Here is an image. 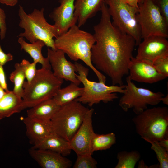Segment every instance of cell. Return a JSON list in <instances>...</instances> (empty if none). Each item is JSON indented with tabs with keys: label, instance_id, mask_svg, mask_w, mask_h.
<instances>
[{
	"label": "cell",
	"instance_id": "obj_1",
	"mask_svg": "<svg viewBox=\"0 0 168 168\" xmlns=\"http://www.w3.org/2000/svg\"><path fill=\"white\" fill-rule=\"evenodd\" d=\"M100 11V21L94 26L95 42L91 50V61L97 69L110 77L112 85L122 86L123 77L129 74L136 42L113 24L105 2Z\"/></svg>",
	"mask_w": 168,
	"mask_h": 168
},
{
	"label": "cell",
	"instance_id": "obj_2",
	"mask_svg": "<svg viewBox=\"0 0 168 168\" xmlns=\"http://www.w3.org/2000/svg\"><path fill=\"white\" fill-rule=\"evenodd\" d=\"M95 42L93 35L81 30L75 24L55 38L54 45L56 49L63 51L71 60L82 61L95 73L99 82L105 83L106 77L95 68L91 61V50Z\"/></svg>",
	"mask_w": 168,
	"mask_h": 168
},
{
	"label": "cell",
	"instance_id": "obj_3",
	"mask_svg": "<svg viewBox=\"0 0 168 168\" xmlns=\"http://www.w3.org/2000/svg\"><path fill=\"white\" fill-rule=\"evenodd\" d=\"M63 82V80L55 76L50 69L42 67L37 69L30 82L25 81L24 83L22 110L31 108L52 98Z\"/></svg>",
	"mask_w": 168,
	"mask_h": 168
},
{
	"label": "cell",
	"instance_id": "obj_4",
	"mask_svg": "<svg viewBox=\"0 0 168 168\" xmlns=\"http://www.w3.org/2000/svg\"><path fill=\"white\" fill-rule=\"evenodd\" d=\"M44 8L40 10L35 9L31 13L27 14L20 5L19 26L24 31L20 33L18 36L26 38L31 43L38 40L42 41L48 47L56 50L53 38L58 36V30L54 25L47 22L44 16Z\"/></svg>",
	"mask_w": 168,
	"mask_h": 168
},
{
	"label": "cell",
	"instance_id": "obj_5",
	"mask_svg": "<svg viewBox=\"0 0 168 168\" xmlns=\"http://www.w3.org/2000/svg\"><path fill=\"white\" fill-rule=\"evenodd\" d=\"M137 133L150 143L168 138V108L166 107L147 109L132 119Z\"/></svg>",
	"mask_w": 168,
	"mask_h": 168
},
{
	"label": "cell",
	"instance_id": "obj_6",
	"mask_svg": "<svg viewBox=\"0 0 168 168\" xmlns=\"http://www.w3.org/2000/svg\"><path fill=\"white\" fill-rule=\"evenodd\" d=\"M74 63L78 74L77 77L83 85V93L76 100L91 107L101 102L106 103L113 101L118 98L117 93L124 92L125 85L108 86L102 82L90 81L87 78L89 69L77 62Z\"/></svg>",
	"mask_w": 168,
	"mask_h": 168
},
{
	"label": "cell",
	"instance_id": "obj_7",
	"mask_svg": "<svg viewBox=\"0 0 168 168\" xmlns=\"http://www.w3.org/2000/svg\"><path fill=\"white\" fill-rule=\"evenodd\" d=\"M89 109L76 100L60 106L50 120L54 133L69 142Z\"/></svg>",
	"mask_w": 168,
	"mask_h": 168
},
{
	"label": "cell",
	"instance_id": "obj_8",
	"mask_svg": "<svg viewBox=\"0 0 168 168\" xmlns=\"http://www.w3.org/2000/svg\"><path fill=\"white\" fill-rule=\"evenodd\" d=\"M113 24L121 31L132 36L138 46L141 41L140 28L136 15L138 8L129 5L121 0H105Z\"/></svg>",
	"mask_w": 168,
	"mask_h": 168
},
{
	"label": "cell",
	"instance_id": "obj_9",
	"mask_svg": "<svg viewBox=\"0 0 168 168\" xmlns=\"http://www.w3.org/2000/svg\"><path fill=\"white\" fill-rule=\"evenodd\" d=\"M124 91L120 98L119 105L123 110L127 112L132 109L138 115L147 109L148 105H156L161 101L164 94L161 92H154L149 89L137 87L128 76Z\"/></svg>",
	"mask_w": 168,
	"mask_h": 168
},
{
	"label": "cell",
	"instance_id": "obj_10",
	"mask_svg": "<svg viewBox=\"0 0 168 168\" xmlns=\"http://www.w3.org/2000/svg\"><path fill=\"white\" fill-rule=\"evenodd\" d=\"M136 15L142 38L158 36L167 38L168 23L152 0H144L138 4Z\"/></svg>",
	"mask_w": 168,
	"mask_h": 168
},
{
	"label": "cell",
	"instance_id": "obj_11",
	"mask_svg": "<svg viewBox=\"0 0 168 168\" xmlns=\"http://www.w3.org/2000/svg\"><path fill=\"white\" fill-rule=\"evenodd\" d=\"M94 110L89 109L80 127L69 142L72 150L77 155H92L91 142L95 133L92 124Z\"/></svg>",
	"mask_w": 168,
	"mask_h": 168
},
{
	"label": "cell",
	"instance_id": "obj_12",
	"mask_svg": "<svg viewBox=\"0 0 168 168\" xmlns=\"http://www.w3.org/2000/svg\"><path fill=\"white\" fill-rule=\"evenodd\" d=\"M53 71V74L57 77L69 81L78 85L81 83L76 76L77 72L75 63L66 59L65 54L59 49L54 50L48 48L47 57Z\"/></svg>",
	"mask_w": 168,
	"mask_h": 168
},
{
	"label": "cell",
	"instance_id": "obj_13",
	"mask_svg": "<svg viewBox=\"0 0 168 168\" xmlns=\"http://www.w3.org/2000/svg\"><path fill=\"white\" fill-rule=\"evenodd\" d=\"M167 38L152 36L143 39L138 44L136 58L152 63L157 58L168 55Z\"/></svg>",
	"mask_w": 168,
	"mask_h": 168
},
{
	"label": "cell",
	"instance_id": "obj_14",
	"mask_svg": "<svg viewBox=\"0 0 168 168\" xmlns=\"http://www.w3.org/2000/svg\"><path fill=\"white\" fill-rule=\"evenodd\" d=\"M129 76L132 81L152 84L166 78L159 73L148 61L133 57L128 66Z\"/></svg>",
	"mask_w": 168,
	"mask_h": 168
},
{
	"label": "cell",
	"instance_id": "obj_15",
	"mask_svg": "<svg viewBox=\"0 0 168 168\" xmlns=\"http://www.w3.org/2000/svg\"><path fill=\"white\" fill-rule=\"evenodd\" d=\"M75 1L59 0V6L54 8L49 15L58 29V36L67 32L77 22L74 14Z\"/></svg>",
	"mask_w": 168,
	"mask_h": 168
},
{
	"label": "cell",
	"instance_id": "obj_16",
	"mask_svg": "<svg viewBox=\"0 0 168 168\" xmlns=\"http://www.w3.org/2000/svg\"><path fill=\"white\" fill-rule=\"evenodd\" d=\"M31 157L43 168H69L72 161L58 152L48 150L35 149H29Z\"/></svg>",
	"mask_w": 168,
	"mask_h": 168
},
{
	"label": "cell",
	"instance_id": "obj_17",
	"mask_svg": "<svg viewBox=\"0 0 168 168\" xmlns=\"http://www.w3.org/2000/svg\"><path fill=\"white\" fill-rule=\"evenodd\" d=\"M26 134L33 145L47 136L54 133L50 120L27 116L23 119Z\"/></svg>",
	"mask_w": 168,
	"mask_h": 168
},
{
	"label": "cell",
	"instance_id": "obj_18",
	"mask_svg": "<svg viewBox=\"0 0 168 168\" xmlns=\"http://www.w3.org/2000/svg\"><path fill=\"white\" fill-rule=\"evenodd\" d=\"M105 0H75V15L80 27L100 11Z\"/></svg>",
	"mask_w": 168,
	"mask_h": 168
},
{
	"label": "cell",
	"instance_id": "obj_19",
	"mask_svg": "<svg viewBox=\"0 0 168 168\" xmlns=\"http://www.w3.org/2000/svg\"><path fill=\"white\" fill-rule=\"evenodd\" d=\"M32 147L49 150L60 153L64 156L69 155L72 150L69 142L55 133L45 137Z\"/></svg>",
	"mask_w": 168,
	"mask_h": 168
},
{
	"label": "cell",
	"instance_id": "obj_20",
	"mask_svg": "<svg viewBox=\"0 0 168 168\" xmlns=\"http://www.w3.org/2000/svg\"><path fill=\"white\" fill-rule=\"evenodd\" d=\"M24 39L19 37L18 39L21 49L28 53L33 59V61L41 64L42 68L51 69V67L48 58H44L42 53V49L45 45L44 43L38 40L32 43H29Z\"/></svg>",
	"mask_w": 168,
	"mask_h": 168
},
{
	"label": "cell",
	"instance_id": "obj_21",
	"mask_svg": "<svg viewBox=\"0 0 168 168\" xmlns=\"http://www.w3.org/2000/svg\"><path fill=\"white\" fill-rule=\"evenodd\" d=\"M22 102V98L12 91H6L4 96L0 99V120L21 111Z\"/></svg>",
	"mask_w": 168,
	"mask_h": 168
},
{
	"label": "cell",
	"instance_id": "obj_22",
	"mask_svg": "<svg viewBox=\"0 0 168 168\" xmlns=\"http://www.w3.org/2000/svg\"><path fill=\"white\" fill-rule=\"evenodd\" d=\"M52 98L44 100L27 111V116L50 120L60 107Z\"/></svg>",
	"mask_w": 168,
	"mask_h": 168
},
{
	"label": "cell",
	"instance_id": "obj_23",
	"mask_svg": "<svg viewBox=\"0 0 168 168\" xmlns=\"http://www.w3.org/2000/svg\"><path fill=\"white\" fill-rule=\"evenodd\" d=\"M76 84H70L63 88H60L53 99L60 106L67 104L80 97L83 92V87Z\"/></svg>",
	"mask_w": 168,
	"mask_h": 168
},
{
	"label": "cell",
	"instance_id": "obj_24",
	"mask_svg": "<svg viewBox=\"0 0 168 168\" xmlns=\"http://www.w3.org/2000/svg\"><path fill=\"white\" fill-rule=\"evenodd\" d=\"M116 142V136L113 133L101 134L95 133L91 142L92 152L109 149Z\"/></svg>",
	"mask_w": 168,
	"mask_h": 168
},
{
	"label": "cell",
	"instance_id": "obj_25",
	"mask_svg": "<svg viewBox=\"0 0 168 168\" xmlns=\"http://www.w3.org/2000/svg\"><path fill=\"white\" fill-rule=\"evenodd\" d=\"M141 154L137 150L122 151L118 153V162L115 168H134L141 158Z\"/></svg>",
	"mask_w": 168,
	"mask_h": 168
},
{
	"label": "cell",
	"instance_id": "obj_26",
	"mask_svg": "<svg viewBox=\"0 0 168 168\" xmlns=\"http://www.w3.org/2000/svg\"><path fill=\"white\" fill-rule=\"evenodd\" d=\"M14 67L15 69L11 73L9 78L14 85L12 91L22 98L24 92L23 85L26 77L20 63H15Z\"/></svg>",
	"mask_w": 168,
	"mask_h": 168
},
{
	"label": "cell",
	"instance_id": "obj_27",
	"mask_svg": "<svg viewBox=\"0 0 168 168\" xmlns=\"http://www.w3.org/2000/svg\"><path fill=\"white\" fill-rule=\"evenodd\" d=\"M151 149L155 152L159 161V168H168V151L160 146L157 142H150Z\"/></svg>",
	"mask_w": 168,
	"mask_h": 168
},
{
	"label": "cell",
	"instance_id": "obj_28",
	"mask_svg": "<svg viewBox=\"0 0 168 168\" xmlns=\"http://www.w3.org/2000/svg\"><path fill=\"white\" fill-rule=\"evenodd\" d=\"M92 155H77L73 168H96L97 162Z\"/></svg>",
	"mask_w": 168,
	"mask_h": 168
},
{
	"label": "cell",
	"instance_id": "obj_29",
	"mask_svg": "<svg viewBox=\"0 0 168 168\" xmlns=\"http://www.w3.org/2000/svg\"><path fill=\"white\" fill-rule=\"evenodd\" d=\"M20 63L27 79V81L30 82L35 75L37 63L34 61L30 63L28 61L23 59Z\"/></svg>",
	"mask_w": 168,
	"mask_h": 168
},
{
	"label": "cell",
	"instance_id": "obj_30",
	"mask_svg": "<svg viewBox=\"0 0 168 168\" xmlns=\"http://www.w3.org/2000/svg\"><path fill=\"white\" fill-rule=\"evenodd\" d=\"M152 64L159 73L166 78L168 77V55L157 58Z\"/></svg>",
	"mask_w": 168,
	"mask_h": 168
},
{
	"label": "cell",
	"instance_id": "obj_31",
	"mask_svg": "<svg viewBox=\"0 0 168 168\" xmlns=\"http://www.w3.org/2000/svg\"><path fill=\"white\" fill-rule=\"evenodd\" d=\"M153 2L157 6L161 15L168 23V0H156Z\"/></svg>",
	"mask_w": 168,
	"mask_h": 168
},
{
	"label": "cell",
	"instance_id": "obj_32",
	"mask_svg": "<svg viewBox=\"0 0 168 168\" xmlns=\"http://www.w3.org/2000/svg\"><path fill=\"white\" fill-rule=\"evenodd\" d=\"M6 19L5 12L0 7V36L1 40L4 38L6 33Z\"/></svg>",
	"mask_w": 168,
	"mask_h": 168
},
{
	"label": "cell",
	"instance_id": "obj_33",
	"mask_svg": "<svg viewBox=\"0 0 168 168\" xmlns=\"http://www.w3.org/2000/svg\"><path fill=\"white\" fill-rule=\"evenodd\" d=\"M13 59V55L10 53H5L2 50L0 45V64L3 66Z\"/></svg>",
	"mask_w": 168,
	"mask_h": 168
},
{
	"label": "cell",
	"instance_id": "obj_34",
	"mask_svg": "<svg viewBox=\"0 0 168 168\" xmlns=\"http://www.w3.org/2000/svg\"><path fill=\"white\" fill-rule=\"evenodd\" d=\"M2 65L0 64V85L5 91L9 90L7 87L5 72Z\"/></svg>",
	"mask_w": 168,
	"mask_h": 168
},
{
	"label": "cell",
	"instance_id": "obj_35",
	"mask_svg": "<svg viewBox=\"0 0 168 168\" xmlns=\"http://www.w3.org/2000/svg\"><path fill=\"white\" fill-rule=\"evenodd\" d=\"M19 0H0V2L2 4L10 6H14L16 5Z\"/></svg>",
	"mask_w": 168,
	"mask_h": 168
},
{
	"label": "cell",
	"instance_id": "obj_36",
	"mask_svg": "<svg viewBox=\"0 0 168 168\" xmlns=\"http://www.w3.org/2000/svg\"><path fill=\"white\" fill-rule=\"evenodd\" d=\"M124 3L129 5L138 8L139 0H121Z\"/></svg>",
	"mask_w": 168,
	"mask_h": 168
},
{
	"label": "cell",
	"instance_id": "obj_37",
	"mask_svg": "<svg viewBox=\"0 0 168 168\" xmlns=\"http://www.w3.org/2000/svg\"><path fill=\"white\" fill-rule=\"evenodd\" d=\"M157 142L160 146L168 151V138H164Z\"/></svg>",
	"mask_w": 168,
	"mask_h": 168
},
{
	"label": "cell",
	"instance_id": "obj_38",
	"mask_svg": "<svg viewBox=\"0 0 168 168\" xmlns=\"http://www.w3.org/2000/svg\"><path fill=\"white\" fill-rule=\"evenodd\" d=\"M138 168H149V167L147 166L145 164L144 161L142 160L139 161Z\"/></svg>",
	"mask_w": 168,
	"mask_h": 168
},
{
	"label": "cell",
	"instance_id": "obj_39",
	"mask_svg": "<svg viewBox=\"0 0 168 168\" xmlns=\"http://www.w3.org/2000/svg\"><path fill=\"white\" fill-rule=\"evenodd\" d=\"M161 101L166 105H168V94L165 96H163L161 99Z\"/></svg>",
	"mask_w": 168,
	"mask_h": 168
},
{
	"label": "cell",
	"instance_id": "obj_40",
	"mask_svg": "<svg viewBox=\"0 0 168 168\" xmlns=\"http://www.w3.org/2000/svg\"><path fill=\"white\" fill-rule=\"evenodd\" d=\"M6 91L1 87L0 88V99L2 98L5 95Z\"/></svg>",
	"mask_w": 168,
	"mask_h": 168
},
{
	"label": "cell",
	"instance_id": "obj_41",
	"mask_svg": "<svg viewBox=\"0 0 168 168\" xmlns=\"http://www.w3.org/2000/svg\"><path fill=\"white\" fill-rule=\"evenodd\" d=\"M144 0H139V2L138 3V4L140 3H142Z\"/></svg>",
	"mask_w": 168,
	"mask_h": 168
},
{
	"label": "cell",
	"instance_id": "obj_42",
	"mask_svg": "<svg viewBox=\"0 0 168 168\" xmlns=\"http://www.w3.org/2000/svg\"><path fill=\"white\" fill-rule=\"evenodd\" d=\"M153 2L154 1L156 0H152Z\"/></svg>",
	"mask_w": 168,
	"mask_h": 168
},
{
	"label": "cell",
	"instance_id": "obj_43",
	"mask_svg": "<svg viewBox=\"0 0 168 168\" xmlns=\"http://www.w3.org/2000/svg\"><path fill=\"white\" fill-rule=\"evenodd\" d=\"M1 87H2V86H1V85H0V88Z\"/></svg>",
	"mask_w": 168,
	"mask_h": 168
}]
</instances>
